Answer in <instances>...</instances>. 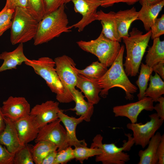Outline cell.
<instances>
[{
    "mask_svg": "<svg viewBox=\"0 0 164 164\" xmlns=\"http://www.w3.org/2000/svg\"><path fill=\"white\" fill-rule=\"evenodd\" d=\"M125 46H121L120 50L115 59L110 67L97 82L101 89L99 95L105 98L109 91L115 87L120 88L125 92L126 100H132L133 94L138 90L136 86L132 83L126 75L123 66V57Z\"/></svg>",
    "mask_w": 164,
    "mask_h": 164,
    "instance_id": "obj_1",
    "label": "cell"
},
{
    "mask_svg": "<svg viewBox=\"0 0 164 164\" xmlns=\"http://www.w3.org/2000/svg\"><path fill=\"white\" fill-rule=\"evenodd\" d=\"M129 35L122 38L126 50L123 66L128 76L135 77L138 73L142 58L151 38V32L150 30L143 34L142 31L134 27Z\"/></svg>",
    "mask_w": 164,
    "mask_h": 164,
    "instance_id": "obj_2",
    "label": "cell"
},
{
    "mask_svg": "<svg viewBox=\"0 0 164 164\" xmlns=\"http://www.w3.org/2000/svg\"><path fill=\"white\" fill-rule=\"evenodd\" d=\"M65 5L56 10L47 14L39 22L34 45L46 43L63 33H68L72 29L68 26V19L65 12Z\"/></svg>",
    "mask_w": 164,
    "mask_h": 164,
    "instance_id": "obj_3",
    "label": "cell"
},
{
    "mask_svg": "<svg viewBox=\"0 0 164 164\" xmlns=\"http://www.w3.org/2000/svg\"><path fill=\"white\" fill-rule=\"evenodd\" d=\"M39 22L26 8L17 7L15 9L10 28V42L15 45L33 39Z\"/></svg>",
    "mask_w": 164,
    "mask_h": 164,
    "instance_id": "obj_4",
    "label": "cell"
},
{
    "mask_svg": "<svg viewBox=\"0 0 164 164\" xmlns=\"http://www.w3.org/2000/svg\"><path fill=\"white\" fill-rule=\"evenodd\" d=\"M130 133L126 134L128 137L127 142L125 141L122 147H119L114 143H103V136L97 134L93 139L91 148H97L101 151V153L96 156L95 161L103 164H125L130 160L129 155L123 151H129L135 144L133 138Z\"/></svg>",
    "mask_w": 164,
    "mask_h": 164,
    "instance_id": "obj_5",
    "label": "cell"
},
{
    "mask_svg": "<svg viewBox=\"0 0 164 164\" xmlns=\"http://www.w3.org/2000/svg\"><path fill=\"white\" fill-rule=\"evenodd\" d=\"M119 43L107 38L101 32L95 39L80 40L77 43L82 50L96 56L100 62L108 67L113 63L119 53L121 48Z\"/></svg>",
    "mask_w": 164,
    "mask_h": 164,
    "instance_id": "obj_6",
    "label": "cell"
},
{
    "mask_svg": "<svg viewBox=\"0 0 164 164\" xmlns=\"http://www.w3.org/2000/svg\"><path fill=\"white\" fill-rule=\"evenodd\" d=\"M55 68L63 88V92L56 98L59 102L67 103L73 101L72 93L75 89L77 73L74 70L76 64L71 57L63 55L54 60Z\"/></svg>",
    "mask_w": 164,
    "mask_h": 164,
    "instance_id": "obj_7",
    "label": "cell"
},
{
    "mask_svg": "<svg viewBox=\"0 0 164 164\" xmlns=\"http://www.w3.org/2000/svg\"><path fill=\"white\" fill-rule=\"evenodd\" d=\"M24 63L45 81L51 91L56 94V99L62 94L63 88L56 71L54 60L43 57L37 60L29 59Z\"/></svg>",
    "mask_w": 164,
    "mask_h": 164,
    "instance_id": "obj_8",
    "label": "cell"
},
{
    "mask_svg": "<svg viewBox=\"0 0 164 164\" xmlns=\"http://www.w3.org/2000/svg\"><path fill=\"white\" fill-rule=\"evenodd\" d=\"M150 120L145 124L128 123L127 128L132 131L133 138L135 145L144 148L156 132L162 125L164 120L159 118L156 113L149 115Z\"/></svg>",
    "mask_w": 164,
    "mask_h": 164,
    "instance_id": "obj_9",
    "label": "cell"
},
{
    "mask_svg": "<svg viewBox=\"0 0 164 164\" xmlns=\"http://www.w3.org/2000/svg\"><path fill=\"white\" fill-rule=\"evenodd\" d=\"M72 2L75 12L80 13L81 19L77 23L70 26L71 28H77L78 31H83L85 28L96 20L97 10L101 6L100 0H67L66 3Z\"/></svg>",
    "mask_w": 164,
    "mask_h": 164,
    "instance_id": "obj_10",
    "label": "cell"
},
{
    "mask_svg": "<svg viewBox=\"0 0 164 164\" xmlns=\"http://www.w3.org/2000/svg\"><path fill=\"white\" fill-rule=\"evenodd\" d=\"M60 122L58 118L40 128L35 142L40 140L50 142L57 147L58 151L68 147L66 143V130Z\"/></svg>",
    "mask_w": 164,
    "mask_h": 164,
    "instance_id": "obj_11",
    "label": "cell"
},
{
    "mask_svg": "<svg viewBox=\"0 0 164 164\" xmlns=\"http://www.w3.org/2000/svg\"><path fill=\"white\" fill-rule=\"evenodd\" d=\"M154 102L151 98L145 97L137 102L115 106L113 108V111L115 117H126L131 123H135L142 111H152L154 110Z\"/></svg>",
    "mask_w": 164,
    "mask_h": 164,
    "instance_id": "obj_12",
    "label": "cell"
},
{
    "mask_svg": "<svg viewBox=\"0 0 164 164\" xmlns=\"http://www.w3.org/2000/svg\"><path fill=\"white\" fill-rule=\"evenodd\" d=\"M1 108L4 116L14 122L30 114L31 109L25 97L12 96L3 102Z\"/></svg>",
    "mask_w": 164,
    "mask_h": 164,
    "instance_id": "obj_13",
    "label": "cell"
},
{
    "mask_svg": "<svg viewBox=\"0 0 164 164\" xmlns=\"http://www.w3.org/2000/svg\"><path fill=\"white\" fill-rule=\"evenodd\" d=\"M59 102L47 101L36 105L31 109L30 114L35 116L39 128L58 119V114L60 110Z\"/></svg>",
    "mask_w": 164,
    "mask_h": 164,
    "instance_id": "obj_14",
    "label": "cell"
},
{
    "mask_svg": "<svg viewBox=\"0 0 164 164\" xmlns=\"http://www.w3.org/2000/svg\"><path fill=\"white\" fill-rule=\"evenodd\" d=\"M14 123L20 142L22 145L35 140L40 128L34 115L30 114Z\"/></svg>",
    "mask_w": 164,
    "mask_h": 164,
    "instance_id": "obj_15",
    "label": "cell"
},
{
    "mask_svg": "<svg viewBox=\"0 0 164 164\" xmlns=\"http://www.w3.org/2000/svg\"><path fill=\"white\" fill-rule=\"evenodd\" d=\"M58 118L64 125L66 132V143L67 147L87 146L84 139L78 140L76 137V128L77 125L84 121V118L70 117L63 113L60 109L58 113Z\"/></svg>",
    "mask_w": 164,
    "mask_h": 164,
    "instance_id": "obj_16",
    "label": "cell"
},
{
    "mask_svg": "<svg viewBox=\"0 0 164 164\" xmlns=\"http://www.w3.org/2000/svg\"><path fill=\"white\" fill-rule=\"evenodd\" d=\"M5 127L0 133V144L11 153L15 154L24 145L20 143L15 123L5 117Z\"/></svg>",
    "mask_w": 164,
    "mask_h": 164,
    "instance_id": "obj_17",
    "label": "cell"
},
{
    "mask_svg": "<svg viewBox=\"0 0 164 164\" xmlns=\"http://www.w3.org/2000/svg\"><path fill=\"white\" fill-rule=\"evenodd\" d=\"M96 20L101 22L102 27L101 32L106 37L114 41H121L122 39L118 32L116 12L111 11L105 13L101 10L97 11Z\"/></svg>",
    "mask_w": 164,
    "mask_h": 164,
    "instance_id": "obj_18",
    "label": "cell"
},
{
    "mask_svg": "<svg viewBox=\"0 0 164 164\" xmlns=\"http://www.w3.org/2000/svg\"><path fill=\"white\" fill-rule=\"evenodd\" d=\"M76 87L83 92L87 101L92 105L97 104L101 98L99 94L101 89L97 82V80L87 78L77 73Z\"/></svg>",
    "mask_w": 164,
    "mask_h": 164,
    "instance_id": "obj_19",
    "label": "cell"
},
{
    "mask_svg": "<svg viewBox=\"0 0 164 164\" xmlns=\"http://www.w3.org/2000/svg\"><path fill=\"white\" fill-rule=\"evenodd\" d=\"M0 59L3 62L0 67V72L7 70L15 69L17 66L27 61L29 59L25 56L23 52V43L11 52L5 51L0 54Z\"/></svg>",
    "mask_w": 164,
    "mask_h": 164,
    "instance_id": "obj_20",
    "label": "cell"
},
{
    "mask_svg": "<svg viewBox=\"0 0 164 164\" xmlns=\"http://www.w3.org/2000/svg\"><path fill=\"white\" fill-rule=\"evenodd\" d=\"M138 12L133 7L130 9L116 12L118 32L121 39L129 36V29L132 23L138 19Z\"/></svg>",
    "mask_w": 164,
    "mask_h": 164,
    "instance_id": "obj_21",
    "label": "cell"
},
{
    "mask_svg": "<svg viewBox=\"0 0 164 164\" xmlns=\"http://www.w3.org/2000/svg\"><path fill=\"white\" fill-rule=\"evenodd\" d=\"M72 96L75 106L69 110L75 111L77 115L83 117L86 121H90L94 112V105L86 101L82 92L76 89L72 92Z\"/></svg>",
    "mask_w": 164,
    "mask_h": 164,
    "instance_id": "obj_22",
    "label": "cell"
},
{
    "mask_svg": "<svg viewBox=\"0 0 164 164\" xmlns=\"http://www.w3.org/2000/svg\"><path fill=\"white\" fill-rule=\"evenodd\" d=\"M162 135L157 132L151 138L148 147L144 150H140L138 152L140 158L138 164H157L158 160L157 155V150L161 140Z\"/></svg>",
    "mask_w": 164,
    "mask_h": 164,
    "instance_id": "obj_23",
    "label": "cell"
},
{
    "mask_svg": "<svg viewBox=\"0 0 164 164\" xmlns=\"http://www.w3.org/2000/svg\"><path fill=\"white\" fill-rule=\"evenodd\" d=\"M164 5V0L151 5H142L138 12V19L143 23L145 29L147 31L151 27Z\"/></svg>",
    "mask_w": 164,
    "mask_h": 164,
    "instance_id": "obj_24",
    "label": "cell"
},
{
    "mask_svg": "<svg viewBox=\"0 0 164 164\" xmlns=\"http://www.w3.org/2000/svg\"><path fill=\"white\" fill-rule=\"evenodd\" d=\"M161 61H164V41H161L159 37L153 39V44L149 48L145 57V62L152 67Z\"/></svg>",
    "mask_w": 164,
    "mask_h": 164,
    "instance_id": "obj_25",
    "label": "cell"
},
{
    "mask_svg": "<svg viewBox=\"0 0 164 164\" xmlns=\"http://www.w3.org/2000/svg\"><path fill=\"white\" fill-rule=\"evenodd\" d=\"M36 143L31 148L33 160L36 164H41L43 159L50 152L58 149L56 145L48 141L40 140Z\"/></svg>",
    "mask_w": 164,
    "mask_h": 164,
    "instance_id": "obj_26",
    "label": "cell"
},
{
    "mask_svg": "<svg viewBox=\"0 0 164 164\" xmlns=\"http://www.w3.org/2000/svg\"><path fill=\"white\" fill-rule=\"evenodd\" d=\"M149 87L145 92V97L151 98L154 102H157L159 97L164 94V82L157 73L150 76Z\"/></svg>",
    "mask_w": 164,
    "mask_h": 164,
    "instance_id": "obj_27",
    "label": "cell"
},
{
    "mask_svg": "<svg viewBox=\"0 0 164 164\" xmlns=\"http://www.w3.org/2000/svg\"><path fill=\"white\" fill-rule=\"evenodd\" d=\"M108 67L98 61L93 62L84 69L79 70L74 68V70L79 74L87 78L98 80L102 77L108 70Z\"/></svg>",
    "mask_w": 164,
    "mask_h": 164,
    "instance_id": "obj_28",
    "label": "cell"
},
{
    "mask_svg": "<svg viewBox=\"0 0 164 164\" xmlns=\"http://www.w3.org/2000/svg\"><path fill=\"white\" fill-rule=\"evenodd\" d=\"M141 63L139 74L136 82L139 89V93L137 94L138 100L145 97V92L147 88L148 82L153 71L152 67L143 63Z\"/></svg>",
    "mask_w": 164,
    "mask_h": 164,
    "instance_id": "obj_29",
    "label": "cell"
},
{
    "mask_svg": "<svg viewBox=\"0 0 164 164\" xmlns=\"http://www.w3.org/2000/svg\"><path fill=\"white\" fill-rule=\"evenodd\" d=\"M73 151L74 159L81 164L85 160L90 157L99 155L102 152L101 150L98 148H89L87 146L75 147Z\"/></svg>",
    "mask_w": 164,
    "mask_h": 164,
    "instance_id": "obj_30",
    "label": "cell"
},
{
    "mask_svg": "<svg viewBox=\"0 0 164 164\" xmlns=\"http://www.w3.org/2000/svg\"><path fill=\"white\" fill-rule=\"evenodd\" d=\"M32 146L27 144L18 150L15 153L14 164H34L31 152Z\"/></svg>",
    "mask_w": 164,
    "mask_h": 164,
    "instance_id": "obj_31",
    "label": "cell"
},
{
    "mask_svg": "<svg viewBox=\"0 0 164 164\" xmlns=\"http://www.w3.org/2000/svg\"><path fill=\"white\" fill-rule=\"evenodd\" d=\"M27 10L39 22L46 15L44 0H28Z\"/></svg>",
    "mask_w": 164,
    "mask_h": 164,
    "instance_id": "obj_32",
    "label": "cell"
},
{
    "mask_svg": "<svg viewBox=\"0 0 164 164\" xmlns=\"http://www.w3.org/2000/svg\"><path fill=\"white\" fill-rule=\"evenodd\" d=\"M15 9L9 8L5 6L0 12V37L4 33L10 28Z\"/></svg>",
    "mask_w": 164,
    "mask_h": 164,
    "instance_id": "obj_33",
    "label": "cell"
},
{
    "mask_svg": "<svg viewBox=\"0 0 164 164\" xmlns=\"http://www.w3.org/2000/svg\"><path fill=\"white\" fill-rule=\"evenodd\" d=\"M73 149L71 146L57 151L54 164H65L74 159Z\"/></svg>",
    "mask_w": 164,
    "mask_h": 164,
    "instance_id": "obj_34",
    "label": "cell"
},
{
    "mask_svg": "<svg viewBox=\"0 0 164 164\" xmlns=\"http://www.w3.org/2000/svg\"><path fill=\"white\" fill-rule=\"evenodd\" d=\"M151 38L152 39L159 38L164 34V14L161 17L157 18L150 29Z\"/></svg>",
    "mask_w": 164,
    "mask_h": 164,
    "instance_id": "obj_35",
    "label": "cell"
},
{
    "mask_svg": "<svg viewBox=\"0 0 164 164\" xmlns=\"http://www.w3.org/2000/svg\"><path fill=\"white\" fill-rule=\"evenodd\" d=\"M14 155L9 152L5 146L0 144V164H14Z\"/></svg>",
    "mask_w": 164,
    "mask_h": 164,
    "instance_id": "obj_36",
    "label": "cell"
},
{
    "mask_svg": "<svg viewBox=\"0 0 164 164\" xmlns=\"http://www.w3.org/2000/svg\"><path fill=\"white\" fill-rule=\"evenodd\" d=\"M67 0H44L47 14L66 4Z\"/></svg>",
    "mask_w": 164,
    "mask_h": 164,
    "instance_id": "obj_37",
    "label": "cell"
},
{
    "mask_svg": "<svg viewBox=\"0 0 164 164\" xmlns=\"http://www.w3.org/2000/svg\"><path fill=\"white\" fill-rule=\"evenodd\" d=\"M9 9H15L17 7H22L28 9V0H6L5 5Z\"/></svg>",
    "mask_w": 164,
    "mask_h": 164,
    "instance_id": "obj_38",
    "label": "cell"
},
{
    "mask_svg": "<svg viewBox=\"0 0 164 164\" xmlns=\"http://www.w3.org/2000/svg\"><path fill=\"white\" fill-rule=\"evenodd\" d=\"M101 6L106 8L112 6L114 4L119 2L125 3L129 5H133L139 0H100Z\"/></svg>",
    "mask_w": 164,
    "mask_h": 164,
    "instance_id": "obj_39",
    "label": "cell"
},
{
    "mask_svg": "<svg viewBox=\"0 0 164 164\" xmlns=\"http://www.w3.org/2000/svg\"><path fill=\"white\" fill-rule=\"evenodd\" d=\"M157 155L158 161V164H164V135H162L161 140L157 150Z\"/></svg>",
    "mask_w": 164,
    "mask_h": 164,
    "instance_id": "obj_40",
    "label": "cell"
},
{
    "mask_svg": "<svg viewBox=\"0 0 164 164\" xmlns=\"http://www.w3.org/2000/svg\"><path fill=\"white\" fill-rule=\"evenodd\" d=\"M159 103L154 106V110L156 111V114L159 118L164 120V97L162 96L158 100Z\"/></svg>",
    "mask_w": 164,
    "mask_h": 164,
    "instance_id": "obj_41",
    "label": "cell"
},
{
    "mask_svg": "<svg viewBox=\"0 0 164 164\" xmlns=\"http://www.w3.org/2000/svg\"><path fill=\"white\" fill-rule=\"evenodd\" d=\"M57 151L50 152L43 159L41 164H54Z\"/></svg>",
    "mask_w": 164,
    "mask_h": 164,
    "instance_id": "obj_42",
    "label": "cell"
},
{
    "mask_svg": "<svg viewBox=\"0 0 164 164\" xmlns=\"http://www.w3.org/2000/svg\"><path fill=\"white\" fill-rule=\"evenodd\" d=\"M153 71L157 73L162 78L164 79V61L159 62L152 67Z\"/></svg>",
    "mask_w": 164,
    "mask_h": 164,
    "instance_id": "obj_43",
    "label": "cell"
},
{
    "mask_svg": "<svg viewBox=\"0 0 164 164\" xmlns=\"http://www.w3.org/2000/svg\"><path fill=\"white\" fill-rule=\"evenodd\" d=\"M164 0H139V2L142 5H151L160 2Z\"/></svg>",
    "mask_w": 164,
    "mask_h": 164,
    "instance_id": "obj_44",
    "label": "cell"
},
{
    "mask_svg": "<svg viewBox=\"0 0 164 164\" xmlns=\"http://www.w3.org/2000/svg\"><path fill=\"white\" fill-rule=\"evenodd\" d=\"M5 118L0 106V133L3 131L5 127Z\"/></svg>",
    "mask_w": 164,
    "mask_h": 164,
    "instance_id": "obj_45",
    "label": "cell"
}]
</instances>
